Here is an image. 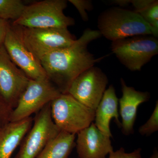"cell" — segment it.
<instances>
[{"label": "cell", "mask_w": 158, "mask_h": 158, "mask_svg": "<svg viewBox=\"0 0 158 158\" xmlns=\"http://www.w3.org/2000/svg\"><path fill=\"white\" fill-rule=\"evenodd\" d=\"M11 25L9 21L0 19V47L4 44L7 32Z\"/></svg>", "instance_id": "obj_23"}, {"label": "cell", "mask_w": 158, "mask_h": 158, "mask_svg": "<svg viewBox=\"0 0 158 158\" xmlns=\"http://www.w3.org/2000/svg\"><path fill=\"white\" fill-rule=\"evenodd\" d=\"M15 64L31 80L48 77L40 62L35 58L10 27L3 44Z\"/></svg>", "instance_id": "obj_11"}, {"label": "cell", "mask_w": 158, "mask_h": 158, "mask_svg": "<svg viewBox=\"0 0 158 158\" xmlns=\"http://www.w3.org/2000/svg\"><path fill=\"white\" fill-rule=\"evenodd\" d=\"M33 118L31 116L19 121L10 122L0 130V158H10L31 129Z\"/></svg>", "instance_id": "obj_15"}, {"label": "cell", "mask_w": 158, "mask_h": 158, "mask_svg": "<svg viewBox=\"0 0 158 158\" xmlns=\"http://www.w3.org/2000/svg\"><path fill=\"white\" fill-rule=\"evenodd\" d=\"M48 78L30 80L11 113L10 122L22 120L36 114L61 94Z\"/></svg>", "instance_id": "obj_7"}, {"label": "cell", "mask_w": 158, "mask_h": 158, "mask_svg": "<svg viewBox=\"0 0 158 158\" xmlns=\"http://www.w3.org/2000/svg\"><path fill=\"white\" fill-rule=\"evenodd\" d=\"M26 6L21 0H0V19L16 20L21 16Z\"/></svg>", "instance_id": "obj_17"}, {"label": "cell", "mask_w": 158, "mask_h": 158, "mask_svg": "<svg viewBox=\"0 0 158 158\" xmlns=\"http://www.w3.org/2000/svg\"><path fill=\"white\" fill-rule=\"evenodd\" d=\"M66 0H45L26 6L19 19L12 26L31 28H68L75 23L72 18L64 14Z\"/></svg>", "instance_id": "obj_3"}, {"label": "cell", "mask_w": 158, "mask_h": 158, "mask_svg": "<svg viewBox=\"0 0 158 158\" xmlns=\"http://www.w3.org/2000/svg\"><path fill=\"white\" fill-rule=\"evenodd\" d=\"M153 30L154 37L158 36V2L154 0L149 6L137 12Z\"/></svg>", "instance_id": "obj_18"}, {"label": "cell", "mask_w": 158, "mask_h": 158, "mask_svg": "<svg viewBox=\"0 0 158 158\" xmlns=\"http://www.w3.org/2000/svg\"><path fill=\"white\" fill-rule=\"evenodd\" d=\"M111 50L127 68L140 71L158 54V40L149 35L128 37L112 42Z\"/></svg>", "instance_id": "obj_6"}, {"label": "cell", "mask_w": 158, "mask_h": 158, "mask_svg": "<svg viewBox=\"0 0 158 158\" xmlns=\"http://www.w3.org/2000/svg\"><path fill=\"white\" fill-rule=\"evenodd\" d=\"M154 1V0H129V3L130 4H132L135 9V11L138 12L149 6Z\"/></svg>", "instance_id": "obj_24"}, {"label": "cell", "mask_w": 158, "mask_h": 158, "mask_svg": "<svg viewBox=\"0 0 158 158\" xmlns=\"http://www.w3.org/2000/svg\"><path fill=\"white\" fill-rule=\"evenodd\" d=\"M10 59L4 45L0 47V93L14 109L30 80Z\"/></svg>", "instance_id": "obj_10"}, {"label": "cell", "mask_w": 158, "mask_h": 158, "mask_svg": "<svg viewBox=\"0 0 158 158\" xmlns=\"http://www.w3.org/2000/svg\"><path fill=\"white\" fill-rule=\"evenodd\" d=\"M108 83L107 77L102 69L96 66H91L74 80L67 93L95 111Z\"/></svg>", "instance_id": "obj_9"}, {"label": "cell", "mask_w": 158, "mask_h": 158, "mask_svg": "<svg viewBox=\"0 0 158 158\" xmlns=\"http://www.w3.org/2000/svg\"><path fill=\"white\" fill-rule=\"evenodd\" d=\"M77 135L76 147L79 158H106L114 151L111 138L101 132L94 123Z\"/></svg>", "instance_id": "obj_12"}, {"label": "cell", "mask_w": 158, "mask_h": 158, "mask_svg": "<svg viewBox=\"0 0 158 158\" xmlns=\"http://www.w3.org/2000/svg\"><path fill=\"white\" fill-rule=\"evenodd\" d=\"M51 116L60 131L76 135L88 127L95 118V110L68 93L61 94L50 103Z\"/></svg>", "instance_id": "obj_5"}, {"label": "cell", "mask_w": 158, "mask_h": 158, "mask_svg": "<svg viewBox=\"0 0 158 158\" xmlns=\"http://www.w3.org/2000/svg\"><path fill=\"white\" fill-rule=\"evenodd\" d=\"M101 36L98 30L86 29L72 45L53 51L40 59L48 78L61 93H67L80 74L101 60L88 51V46Z\"/></svg>", "instance_id": "obj_1"}, {"label": "cell", "mask_w": 158, "mask_h": 158, "mask_svg": "<svg viewBox=\"0 0 158 158\" xmlns=\"http://www.w3.org/2000/svg\"><path fill=\"white\" fill-rule=\"evenodd\" d=\"M98 28L102 36L112 42L140 35L154 37L153 30L135 11L113 7L99 15Z\"/></svg>", "instance_id": "obj_2"}, {"label": "cell", "mask_w": 158, "mask_h": 158, "mask_svg": "<svg viewBox=\"0 0 158 158\" xmlns=\"http://www.w3.org/2000/svg\"><path fill=\"white\" fill-rule=\"evenodd\" d=\"M118 98L113 85L105 90L100 102L95 111V126L103 134L110 138L113 137L110 131V123L112 118L118 127L121 128L118 113Z\"/></svg>", "instance_id": "obj_14"}, {"label": "cell", "mask_w": 158, "mask_h": 158, "mask_svg": "<svg viewBox=\"0 0 158 158\" xmlns=\"http://www.w3.org/2000/svg\"><path fill=\"white\" fill-rule=\"evenodd\" d=\"M123 95L119 99V113L122 118V132L128 136L134 133V126L137 117V110L141 104L149 100L148 92L136 90L129 87L123 78L120 79Z\"/></svg>", "instance_id": "obj_13"}, {"label": "cell", "mask_w": 158, "mask_h": 158, "mask_svg": "<svg viewBox=\"0 0 158 158\" xmlns=\"http://www.w3.org/2000/svg\"><path fill=\"white\" fill-rule=\"evenodd\" d=\"M149 158H158V152L157 150H155L152 155Z\"/></svg>", "instance_id": "obj_25"}, {"label": "cell", "mask_w": 158, "mask_h": 158, "mask_svg": "<svg viewBox=\"0 0 158 158\" xmlns=\"http://www.w3.org/2000/svg\"><path fill=\"white\" fill-rule=\"evenodd\" d=\"M158 130V102H156L155 107L149 119L138 129L142 136H149Z\"/></svg>", "instance_id": "obj_19"}, {"label": "cell", "mask_w": 158, "mask_h": 158, "mask_svg": "<svg viewBox=\"0 0 158 158\" xmlns=\"http://www.w3.org/2000/svg\"><path fill=\"white\" fill-rule=\"evenodd\" d=\"M13 110L0 93V130L10 122Z\"/></svg>", "instance_id": "obj_20"}, {"label": "cell", "mask_w": 158, "mask_h": 158, "mask_svg": "<svg viewBox=\"0 0 158 158\" xmlns=\"http://www.w3.org/2000/svg\"><path fill=\"white\" fill-rule=\"evenodd\" d=\"M141 149L138 148L132 152H126L123 148H120L116 151H113L109 154L108 158H142L141 156Z\"/></svg>", "instance_id": "obj_22"}, {"label": "cell", "mask_w": 158, "mask_h": 158, "mask_svg": "<svg viewBox=\"0 0 158 158\" xmlns=\"http://www.w3.org/2000/svg\"><path fill=\"white\" fill-rule=\"evenodd\" d=\"M69 2L76 7L82 19L85 21H87L88 17L87 11L93 9L92 2L88 0H69Z\"/></svg>", "instance_id": "obj_21"}, {"label": "cell", "mask_w": 158, "mask_h": 158, "mask_svg": "<svg viewBox=\"0 0 158 158\" xmlns=\"http://www.w3.org/2000/svg\"><path fill=\"white\" fill-rule=\"evenodd\" d=\"M76 135L61 131L36 158H69L76 147Z\"/></svg>", "instance_id": "obj_16"}, {"label": "cell", "mask_w": 158, "mask_h": 158, "mask_svg": "<svg viewBox=\"0 0 158 158\" xmlns=\"http://www.w3.org/2000/svg\"><path fill=\"white\" fill-rule=\"evenodd\" d=\"M60 131L52 118L50 103L36 113L33 125L23 139L15 158H36Z\"/></svg>", "instance_id": "obj_8"}, {"label": "cell", "mask_w": 158, "mask_h": 158, "mask_svg": "<svg viewBox=\"0 0 158 158\" xmlns=\"http://www.w3.org/2000/svg\"><path fill=\"white\" fill-rule=\"evenodd\" d=\"M11 26L27 48L40 62L51 52L70 46L77 40L68 28H31Z\"/></svg>", "instance_id": "obj_4"}]
</instances>
